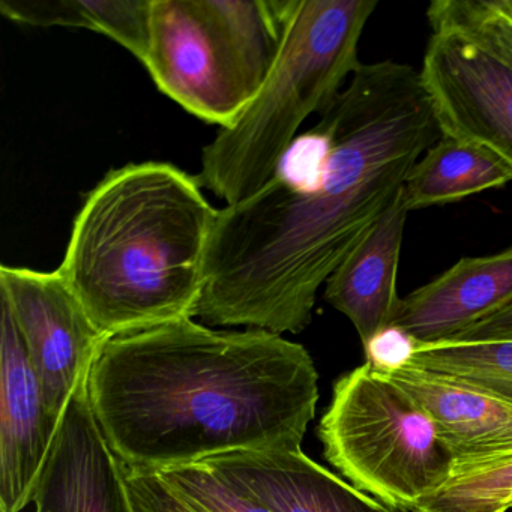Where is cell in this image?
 <instances>
[{
	"instance_id": "1",
	"label": "cell",
	"mask_w": 512,
	"mask_h": 512,
	"mask_svg": "<svg viewBox=\"0 0 512 512\" xmlns=\"http://www.w3.org/2000/svg\"><path fill=\"white\" fill-rule=\"evenodd\" d=\"M440 137L419 71L361 62L271 181L218 209L196 317L278 335L304 331L320 287Z\"/></svg>"
},
{
	"instance_id": "2",
	"label": "cell",
	"mask_w": 512,
	"mask_h": 512,
	"mask_svg": "<svg viewBox=\"0 0 512 512\" xmlns=\"http://www.w3.org/2000/svg\"><path fill=\"white\" fill-rule=\"evenodd\" d=\"M88 391L118 461L155 473L227 452L302 451L319 374L283 335L178 319L107 337Z\"/></svg>"
},
{
	"instance_id": "3",
	"label": "cell",
	"mask_w": 512,
	"mask_h": 512,
	"mask_svg": "<svg viewBox=\"0 0 512 512\" xmlns=\"http://www.w3.org/2000/svg\"><path fill=\"white\" fill-rule=\"evenodd\" d=\"M217 214L173 164L110 170L77 214L58 272L107 337L194 319Z\"/></svg>"
},
{
	"instance_id": "4",
	"label": "cell",
	"mask_w": 512,
	"mask_h": 512,
	"mask_svg": "<svg viewBox=\"0 0 512 512\" xmlns=\"http://www.w3.org/2000/svg\"><path fill=\"white\" fill-rule=\"evenodd\" d=\"M377 0H289L283 46L238 121L203 149L197 181L226 202L265 187L314 113L323 115L358 70V46Z\"/></svg>"
},
{
	"instance_id": "5",
	"label": "cell",
	"mask_w": 512,
	"mask_h": 512,
	"mask_svg": "<svg viewBox=\"0 0 512 512\" xmlns=\"http://www.w3.org/2000/svg\"><path fill=\"white\" fill-rule=\"evenodd\" d=\"M287 10L289 0H152L143 65L182 109L230 127L274 68Z\"/></svg>"
},
{
	"instance_id": "6",
	"label": "cell",
	"mask_w": 512,
	"mask_h": 512,
	"mask_svg": "<svg viewBox=\"0 0 512 512\" xmlns=\"http://www.w3.org/2000/svg\"><path fill=\"white\" fill-rule=\"evenodd\" d=\"M317 436L341 478L395 512H413L454 478L430 413L365 361L334 383Z\"/></svg>"
},
{
	"instance_id": "7",
	"label": "cell",
	"mask_w": 512,
	"mask_h": 512,
	"mask_svg": "<svg viewBox=\"0 0 512 512\" xmlns=\"http://www.w3.org/2000/svg\"><path fill=\"white\" fill-rule=\"evenodd\" d=\"M0 301L19 326L50 412L62 421L77 389L89 379L107 335L58 269L0 266Z\"/></svg>"
},
{
	"instance_id": "8",
	"label": "cell",
	"mask_w": 512,
	"mask_h": 512,
	"mask_svg": "<svg viewBox=\"0 0 512 512\" xmlns=\"http://www.w3.org/2000/svg\"><path fill=\"white\" fill-rule=\"evenodd\" d=\"M442 136L487 149L512 170V65L452 31H431L419 70Z\"/></svg>"
},
{
	"instance_id": "9",
	"label": "cell",
	"mask_w": 512,
	"mask_h": 512,
	"mask_svg": "<svg viewBox=\"0 0 512 512\" xmlns=\"http://www.w3.org/2000/svg\"><path fill=\"white\" fill-rule=\"evenodd\" d=\"M0 325V512L34 502L61 422L52 415L10 307Z\"/></svg>"
},
{
	"instance_id": "10",
	"label": "cell",
	"mask_w": 512,
	"mask_h": 512,
	"mask_svg": "<svg viewBox=\"0 0 512 512\" xmlns=\"http://www.w3.org/2000/svg\"><path fill=\"white\" fill-rule=\"evenodd\" d=\"M386 374L430 413L454 458L452 481L512 460L511 401L418 365Z\"/></svg>"
},
{
	"instance_id": "11",
	"label": "cell",
	"mask_w": 512,
	"mask_h": 512,
	"mask_svg": "<svg viewBox=\"0 0 512 512\" xmlns=\"http://www.w3.org/2000/svg\"><path fill=\"white\" fill-rule=\"evenodd\" d=\"M34 503L35 512H131L118 458L92 410L88 380L62 418Z\"/></svg>"
},
{
	"instance_id": "12",
	"label": "cell",
	"mask_w": 512,
	"mask_h": 512,
	"mask_svg": "<svg viewBox=\"0 0 512 512\" xmlns=\"http://www.w3.org/2000/svg\"><path fill=\"white\" fill-rule=\"evenodd\" d=\"M512 302V247L463 257L448 271L401 299L391 326L416 346L445 343Z\"/></svg>"
},
{
	"instance_id": "13",
	"label": "cell",
	"mask_w": 512,
	"mask_h": 512,
	"mask_svg": "<svg viewBox=\"0 0 512 512\" xmlns=\"http://www.w3.org/2000/svg\"><path fill=\"white\" fill-rule=\"evenodd\" d=\"M272 512H395L302 451H236L203 460Z\"/></svg>"
},
{
	"instance_id": "14",
	"label": "cell",
	"mask_w": 512,
	"mask_h": 512,
	"mask_svg": "<svg viewBox=\"0 0 512 512\" xmlns=\"http://www.w3.org/2000/svg\"><path fill=\"white\" fill-rule=\"evenodd\" d=\"M407 214L401 190L326 283V301L352 322L364 347L391 326L401 301L397 275Z\"/></svg>"
},
{
	"instance_id": "15",
	"label": "cell",
	"mask_w": 512,
	"mask_h": 512,
	"mask_svg": "<svg viewBox=\"0 0 512 512\" xmlns=\"http://www.w3.org/2000/svg\"><path fill=\"white\" fill-rule=\"evenodd\" d=\"M512 182V170L473 143L442 136L412 167L403 187L407 211L445 206Z\"/></svg>"
},
{
	"instance_id": "16",
	"label": "cell",
	"mask_w": 512,
	"mask_h": 512,
	"mask_svg": "<svg viewBox=\"0 0 512 512\" xmlns=\"http://www.w3.org/2000/svg\"><path fill=\"white\" fill-rule=\"evenodd\" d=\"M152 0H0L11 22L38 28H82L109 37L145 64Z\"/></svg>"
},
{
	"instance_id": "17",
	"label": "cell",
	"mask_w": 512,
	"mask_h": 512,
	"mask_svg": "<svg viewBox=\"0 0 512 512\" xmlns=\"http://www.w3.org/2000/svg\"><path fill=\"white\" fill-rule=\"evenodd\" d=\"M407 364L454 377L512 403V340L416 346Z\"/></svg>"
},
{
	"instance_id": "18",
	"label": "cell",
	"mask_w": 512,
	"mask_h": 512,
	"mask_svg": "<svg viewBox=\"0 0 512 512\" xmlns=\"http://www.w3.org/2000/svg\"><path fill=\"white\" fill-rule=\"evenodd\" d=\"M431 31H452L478 41L512 65V0H434Z\"/></svg>"
},
{
	"instance_id": "19",
	"label": "cell",
	"mask_w": 512,
	"mask_h": 512,
	"mask_svg": "<svg viewBox=\"0 0 512 512\" xmlns=\"http://www.w3.org/2000/svg\"><path fill=\"white\" fill-rule=\"evenodd\" d=\"M155 475L194 512H272L235 479L203 461Z\"/></svg>"
},
{
	"instance_id": "20",
	"label": "cell",
	"mask_w": 512,
	"mask_h": 512,
	"mask_svg": "<svg viewBox=\"0 0 512 512\" xmlns=\"http://www.w3.org/2000/svg\"><path fill=\"white\" fill-rule=\"evenodd\" d=\"M512 500V460L454 479L413 512H506Z\"/></svg>"
},
{
	"instance_id": "21",
	"label": "cell",
	"mask_w": 512,
	"mask_h": 512,
	"mask_svg": "<svg viewBox=\"0 0 512 512\" xmlns=\"http://www.w3.org/2000/svg\"><path fill=\"white\" fill-rule=\"evenodd\" d=\"M131 512H194L155 473L137 472L119 461Z\"/></svg>"
},
{
	"instance_id": "22",
	"label": "cell",
	"mask_w": 512,
	"mask_h": 512,
	"mask_svg": "<svg viewBox=\"0 0 512 512\" xmlns=\"http://www.w3.org/2000/svg\"><path fill=\"white\" fill-rule=\"evenodd\" d=\"M415 347V340L403 329L389 326L364 347L365 361L388 373L406 365L412 359Z\"/></svg>"
},
{
	"instance_id": "23",
	"label": "cell",
	"mask_w": 512,
	"mask_h": 512,
	"mask_svg": "<svg viewBox=\"0 0 512 512\" xmlns=\"http://www.w3.org/2000/svg\"><path fill=\"white\" fill-rule=\"evenodd\" d=\"M512 340V302L482 317L449 341Z\"/></svg>"
},
{
	"instance_id": "24",
	"label": "cell",
	"mask_w": 512,
	"mask_h": 512,
	"mask_svg": "<svg viewBox=\"0 0 512 512\" xmlns=\"http://www.w3.org/2000/svg\"><path fill=\"white\" fill-rule=\"evenodd\" d=\"M509 508H512V500H511V505H509Z\"/></svg>"
}]
</instances>
